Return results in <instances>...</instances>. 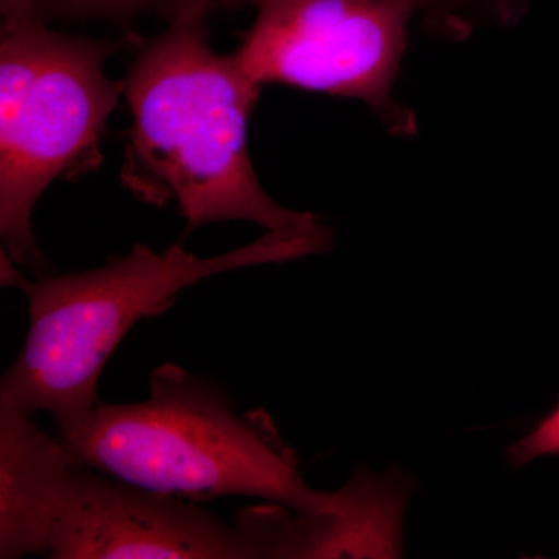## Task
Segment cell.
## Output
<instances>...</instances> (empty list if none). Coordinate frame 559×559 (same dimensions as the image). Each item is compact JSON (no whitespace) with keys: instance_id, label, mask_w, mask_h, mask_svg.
I'll use <instances>...</instances> for the list:
<instances>
[{"instance_id":"cell-1","label":"cell","mask_w":559,"mask_h":559,"mask_svg":"<svg viewBox=\"0 0 559 559\" xmlns=\"http://www.w3.org/2000/svg\"><path fill=\"white\" fill-rule=\"evenodd\" d=\"M210 13L170 22L131 62L123 79L131 127L121 186L143 204L176 202L189 231L227 221L277 234L330 230L312 213L283 207L261 187L248 130L263 86L234 55L212 49Z\"/></svg>"},{"instance_id":"cell-2","label":"cell","mask_w":559,"mask_h":559,"mask_svg":"<svg viewBox=\"0 0 559 559\" xmlns=\"http://www.w3.org/2000/svg\"><path fill=\"white\" fill-rule=\"evenodd\" d=\"M333 231L277 234L223 255L201 259L173 245H135L100 267L46 275L17 288L28 299L24 347L0 381V403L25 414L47 412L62 440L75 436L97 404L106 362L140 319L167 311L182 289L224 272L285 263L326 252Z\"/></svg>"},{"instance_id":"cell-3","label":"cell","mask_w":559,"mask_h":559,"mask_svg":"<svg viewBox=\"0 0 559 559\" xmlns=\"http://www.w3.org/2000/svg\"><path fill=\"white\" fill-rule=\"evenodd\" d=\"M64 444L76 465L178 498L250 496L308 514L337 506V492L308 487L266 412L238 414L226 390L176 364L151 371L148 400L100 401Z\"/></svg>"},{"instance_id":"cell-4","label":"cell","mask_w":559,"mask_h":559,"mask_svg":"<svg viewBox=\"0 0 559 559\" xmlns=\"http://www.w3.org/2000/svg\"><path fill=\"white\" fill-rule=\"evenodd\" d=\"M35 22L0 39V237L36 278L50 266L33 235V209L53 180L100 165V142L123 95L106 75L120 43L62 35Z\"/></svg>"},{"instance_id":"cell-5","label":"cell","mask_w":559,"mask_h":559,"mask_svg":"<svg viewBox=\"0 0 559 559\" xmlns=\"http://www.w3.org/2000/svg\"><path fill=\"white\" fill-rule=\"evenodd\" d=\"M231 51L261 84L355 98L395 135L417 131L414 114L392 98L409 24L406 0H267Z\"/></svg>"},{"instance_id":"cell-6","label":"cell","mask_w":559,"mask_h":559,"mask_svg":"<svg viewBox=\"0 0 559 559\" xmlns=\"http://www.w3.org/2000/svg\"><path fill=\"white\" fill-rule=\"evenodd\" d=\"M47 557L259 559L260 554L237 522L75 465Z\"/></svg>"},{"instance_id":"cell-7","label":"cell","mask_w":559,"mask_h":559,"mask_svg":"<svg viewBox=\"0 0 559 559\" xmlns=\"http://www.w3.org/2000/svg\"><path fill=\"white\" fill-rule=\"evenodd\" d=\"M75 465L61 437L0 403V558L47 555Z\"/></svg>"},{"instance_id":"cell-8","label":"cell","mask_w":559,"mask_h":559,"mask_svg":"<svg viewBox=\"0 0 559 559\" xmlns=\"http://www.w3.org/2000/svg\"><path fill=\"white\" fill-rule=\"evenodd\" d=\"M44 21H106L130 27L139 17L170 22L194 11L218 9V0H38Z\"/></svg>"},{"instance_id":"cell-9","label":"cell","mask_w":559,"mask_h":559,"mask_svg":"<svg viewBox=\"0 0 559 559\" xmlns=\"http://www.w3.org/2000/svg\"><path fill=\"white\" fill-rule=\"evenodd\" d=\"M267 0H218V9L242 10L260 7ZM417 9L425 24L430 31L440 33L441 36L462 40L468 38L473 32L476 11L469 5L468 0H406Z\"/></svg>"},{"instance_id":"cell-10","label":"cell","mask_w":559,"mask_h":559,"mask_svg":"<svg viewBox=\"0 0 559 559\" xmlns=\"http://www.w3.org/2000/svg\"><path fill=\"white\" fill-rule=\"evenodd\" d=\"M543 457H559V400L527 436L509 448L510 463L518 468Z\"/></svg>"},{"instance_id":"cell-11","label":"cell","mask_w":559,"mask_h":559,"mask_svg":"<svg viewBox=\"0 0 559 559\" xmlns=\"http://www.w3.org/2000/svg\"><path fill=\"white\" fill-rule=\"evenodd\" d=\"M0 16L2 32L16 31L44 21L39 14L38 0H0Z\"/></svg>"},{"instance_id":"cell-12","label":"cell","mask_w":559,"mask_h":559,"mask_svg":"<svg viewBox=\"0 0 559 559\" xmlns=\"http://www.w3.org/2000/svg\"><path fill=\"white\" fill-rule=\"evenodd\" d=\"M476 14H487L492 20L511 24L527 10V0H468Z\"/></svg>"}]
</instances>
